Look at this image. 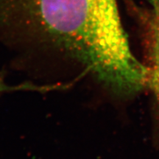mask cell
<instances>
[{
	"label": "cell",
	"mask_w": 159,
	"mask_h": 159,
	"mask_svg": "<svg viewBox=\"0 0 159 159\" xmlns=\"http://www.w3.org/2000/svg\"><path fill=\"white\" fill-rule=\"evenodd\" d=\"M151 66L149 68L148 84L159 102V4L153 5L150 16Z\"/></svg>",
	"instance_id": "2"
},
{
	"label": "cell",
	"mask_w": 159,
	"mask_h": 159,
	"mask_svg": "<svg viewBox=\"0 0 159 159\" xmlns=\"http://www.w3.org/2000/svg\"><path fill=\"white\" fill-rule=\"evenodd\" d=\"M150 1L152 5H156V4H159V0H148Z\"/></svg>",
	"instance_id": "4"
},
{
	"label": "cell",
	"mask_w": 159,
	"mask_h": 159,
	"mask_svg": "<svg viewBox=\"0 0 159 159\" xmlns=\"http://www.w3.org/2000/svg\"><path fill=\"white\" fill-rule=\"evenodd\" d=\"M0 29L47 41L94 76L114 72L132 54L116 0H0Z\"/></svg>",
	"instance_id": "1"
},
{
	"label": "cell",
	"mask_w": 159,
	"mask_h": 159,
	"mask_svg": "<svg viewBox=\"0 0 159 159\" xmlns=\"http://www.w3.org/2000/svg\"><path fill=\"white\" fill-rule=\"evenodd\" d=\"M39 87L36 85H9L6 84L5 81L3 80L2 77L0 76V93L5 92V91H17V90H25V89H33V90H38Z\"/></svg>",
	"instance_id": "3"
}]
</instances>
